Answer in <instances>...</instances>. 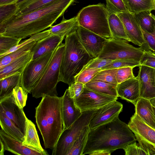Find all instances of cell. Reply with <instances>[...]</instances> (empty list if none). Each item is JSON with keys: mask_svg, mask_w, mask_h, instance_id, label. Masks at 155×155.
Instances as JSON below:
<instances>
[{"mask_svg": "<svg viewBox=\"0 0 155 155\" xmlns=\"http://www.w3.org/2000/svg\"><path fill=\"white\" fill-rule=\"evenodd\" d=\"M135 113L155 130V115L150 100L140 97L134 105Z\"/></svg>", "mask_w": 155, "mask_h": 155, "instance_id": "cell-22", "label": "cell"}, {"mask_svg": "<svg viewBox=\"0 0 155 155\" xmlns=\"http://www.w3.org/2000/svg\"><path fill=\"white\" fill-rule=\"evenodd\" d=\"M77 31L81 44L88 54L93 58L98 57L108 39L81 26H78Z\"/></svg>", "mask_w": 155, "mask_h": 155, "instance_id": "cell-12", "label": "cell"}, {"mask_svg": "<svg viewBox=\"0 0 155 155\" xmlns=\"http://www.w3.org/2000/svg\"><path fill=\"white\" fill-rule=\"evenodd\" d=\"M123 104L116 100L98 108L92 118L89 125L90 129L109 122L122 112Z\"/></svg>", "mask_w": 155, "mask_h": 155, "instance_id": "cell-15", "label": "cell"}, {"mask_svg": "<svg viewBox=\"0 0 155 155\" xmlns=\"http://www.w3.org/2000/svg\"><path fill=\"white\" fill-rule=\"evenodd\" d=\"M139 67L137 77L140 98L150 100L155 97V69L144 65Z\"/></svg>", "mask_w": 155, "mask_h": 155, "instance_id": "cell-16", "label": "cell"}, {"mask_svg": "<svg viewBox=\"0 0 155 155\" xmlns=\"http://www.w3.org/2000/svg\"><path fill=\"white\" fill-rule=\"evenodd\" d=\"M21 40V38L0 34V55L18 45Z\"/></svg>", "mask_w": 155, "mask_h": 155, "instance_id": "cell-36", "label": "cell"}, {"mask_svg": "<svg viewBox=\"0 0 155 155\" xmlns=\"http://www.w3.org/2000/svg\"><path fill=\"white\" fill-rule=\"evenodd\" d=\"M33 55L30 51L0 68V80L16 74H21L28 63L32 60Z\"/></svg>", "mask_w": 155, "mask_h": 155, "instance_id": "cell-21", "label": "cell"}, {"mask_svg": "<svg viewBox=\"0 0 155 155\" xmlns=\"http://www.w3.org/2000/svg\"><path fill=\"white\" fill-rule=\"evenodd\" d=\"M78 26L76 16L69 19H63L58 24L51 26L49 30L51 35L65 37L69 33L77 30Z\"/></svg>", "mask_w": 155, "mask_h": 155, "instance_id": "cell-25", "label": "cell"}, {"mask_svg": "<svg viewBox=\"0 0 155 155\" xmlns=\"http://www.w3.org/2000/svg\"><path fill=\"white\" fill-rule=\"evenodd\" d=\"M133 68L129 67L117 68L116 78L118 84L135 77L133 73Z\"/></svg>", "mask_w": 155, "mask_h": 155, "instance_id": "cell-39", "label": "cell"}, {"mask_svg": "<svg viewBox=\"0 0 155 155\" xmlns=\"http://www.w3.org/2000/svg\"><path fill=\"white\" fill-rule=\"evenodd\" d=\"M61 97L45 95L35 107V117L45 148L54 149L63 130Z\"/></svg>", "mask_w": 155, "mask_h": 155, "instance_id": "cell-3", "label": "cell"}, {"mask_svg": "<svg viewBox=\"0 0 155 155\" xmlns=\"http://www.w3.org/2000/svg\"><path fill=\"white\" fill-rule=\"evenodd\" d=\"M77 30L65 36L59 77V82H63L69 86L75 82V77L93 59L81 44Z\"/></svg>", "mask_w": 155, "mask_h": 155, "instance_id": "cell-4", "label": "cell"}, {"mask_svg": "<svg viewBox=\"0 0 155 155\" xmlns=\"http://www.w3.org/2000/svg\"><path fill=\"white\" fill-rule=\"evenodd\" d=\"M84 87V84L79 82H75L69 86L68 89L70 97L74 99L78 97L82 93Z\"/></svg>", "mask_w": 155, "mask_h": 155, "instance_id": "cell-46", "label": "cell"}, {"mask_svg": "<svg viewBox=\"0 0 155 155\" xmlns=\"http://www.w3.org/2000/svg\"><path fill=\"white\" fill-rule=\"evenodd\" d=\"M87 88L98 93L117 98L116 87L101 81L92 79L84 84Z\"/></svg>", "mask_w": 155, "mask_h": 155, "instance_id": "cell-28", "label": "cell"}, {"mask_svg": "<svg viewBox=\"0 0 155 155\" xmlns=\"http://www.w3.org/2000/svg\"><path fill=\"white\" fill-rule=\"evenodd\" d=\"M28 92L21 86L15 88L12 92L14 100L17 105L21 108L25 106L27 100Z\"/></svg>", "mask_w": 155, "mask_h": 155, "instance_id": "cell-38", "label": "cell"}, {"mask_svg": "<svg viewBox=\"0 0 155 155\" xmlns=\"http://www.w3.org/2000/svg\"><path fill=\"white\" fill-rule=\"evenodd\" d=\"M123 149L125 155H147L146 152L137 145L136 141L128 145Z\"/></svg>", "mask_w": 155, "mask_h": 155, "instance_id": "cell-45", "label": "cell"}, {"mask_svg": "<svg viewBox=\"0 0 155 155\" xmlns=\"http://www.w3.org/2000/svg\"><path fill=\"white\" fill-rule=\"evenodd\" d=\"M109 12L116 14L127 10L123 0H105Z\"/></svg>", "mask_w": 155, "mask_h": 155, "instance_id": "cell-41", "label": "cell"}, {"mask_svg": "<svg viewBox=\"0 0 155 155\" xmlns=\"http://www.w3.org/2000/svg\"><path fill=\"white\" fill-rule=\"evenodd\" d=\"M64 38L58 35H51L37 41L31 51L33 54L32 60L55 50L62 42Z\"/></svg>", "mask_w": 155, "mask_h": 155, "instance_id": "cell-20", "label": "cell"}, {"mask_svg": "<svg viewBox=\"0 0 155 155\" xmlns=\"http://www.w3.org/2000/svg\"><path fill=\"white\" fill-rule=\"evenodd\" d=\"M0 155H4V152L5 150V147L4 144L2 140L0 139Z\"/></svg>", "mask_w": 155, "mask_h": 155, "instance_id": "cell-50", "label": "cell"}, {"mask_svg": "<svg viewBox=\"0 0 155 155\" xmlns=\"http://www.w3.org/2000/svg\"><path fill=\"white\" fill-rule=\"evenodd\" d=\"M140 65V61L133 59H118L113 60L110 63L102 68L101 70L118 68L129 67L134 68Z\"/></svg>", "mask_w": 155, "mask_h": 155, "instance_id": "cell-35", "label": "cell"}, {"mask_svg": "<svg viewBox=\"0 0 155 155\" xmlns=\"http://www.w3.org/2000/svg\"><path fill=\"white\" fill-rule=\"evenodd\" d=\"M150 101L152 105L155 107V97L150 99Z\"/></svg>", "mask_w": 155, "mask_h": 155, "instance_id": "cell-51", "label": "cell"}, {"mask_svg": "<svg viewBox=\"0 0 155 155\" xmlns=\"http://www.w3.org/2000/svg\"><path fill=\"white\" fill-rule=\"evenodd\" d=\"M118 97L135 105L140 98L139 81L137 77L118 84L116 86Z\"/></svg>", "mask_w": 155, "mask_h": 155, "instance_id": "cell-19", "label": "cell"}, {"mask_svg": "<svg viewBox=\"0 0 155 155\" xmlns=\"http://www.w3.org/2000/svg\"><path fill=\"white\" fill-rule=\"evenodd\" d=\"M36 41L30 42L18 50L0 58V68L7 65L13 61L30 51Z\"/></svg>", "mask_w": 155, "mask_h": 155, "instance_id": "cell-32", "label": "cell"}, {"mask_svg": "<svg viewBox=\"0 0 155 155\" xmlns=\"http://www.w3.org/2000/svg\"><path fill=\"white\" fill-rule=\"evenodd\" d=\"M21 74H16L0 80V99L10 95L15 88L21 86Z\"/></svg>", "mask_w": 155, "mask_h": 155, "instance_id": "cell-27", "label": "cell"}, {"mask_svg": "<svg viewBox=\"0 0 155 155\" xmlns=\"http://www.w3.org/2000/svg\"><path fill=\"white\" fill-rule=\"evenodd\" d=\"M140 61V65H144L155 69V53L144 48L143 53Z\"/></svg>", "mask_w": 155, "mask_h": 155, "instance_id": "cell-42", "label": "cell"}, {"mask_svg": "<svg viewBox=\"0 0 155 155\" xmlns=\"http://www.w3.org/2000/svg\"><path fill=\"white\" fill-rule=\"evenodd\" d=\"M117 68L104 69L100 71L92 79L101 81L116 87L118 84L116 78Z\"/></svg>", "mask_w": 155, "mask_h": 155, "instance_id": "cell-34", "label": "cell"}, {"mask_svg": "<svg viewBox=\"0 0 155 155\" xmlns=\"http://www.w3.org/2000/svg\"><path fill=\"white\" fill-rule=\"evenodd\" d=\"M0 107L6 116L25 136L27 117L23 108L20 107L16 104L12 93L8 96L0 99Z\"/></svg>", "mask_w": 155, "mask_h": 155, "instance_id": "cell-13", "label": "cell"}, {"mask_svg": "<svg viewBox=\"0 0 155 155\" xmlns=\"http://www.w3.org/2000/svg\"><path fill=\"white\" fill-rule=\"evenodd\" d=\"M108 22L112 38L130 42L123 23L116 14L109 12Z\"/></svg>", "mask_w": 155, "mask_h": 155, "instance_id": "cell-24", "label": "cell"}, {"mask_svg": "<svg viewBox=\"0 0 155 155\" xmlns=\"http://www.w3.org/2000/svg\"><path fill=\"white\" fill-rule=\"evenodd\" d=\"M75 0H55L24 14L14 15L0 23V34L21 39L50 27Z\"/></svg>", "mask_w": 155, "mask_h": 155, "instance_id": "cell-1", "label": "cell"}, {"mask_svg": "<svg viewBox=\"0 0 155 155\" xmlns=\"http://www.w3.org/2000/svg\"><path fill=\"white\" fill-rule=\"evenodd\" d=\"M0 124L2 129L10 137L23 142L25 136L21 130L5 115L0 107Z\"/></svg>", "mask_w": 155, "mask_h": 155, "instance_id": "cell-26", "label": "cell"}, {"mask_svg": "<svg viewBox=\"0 0 155 155\" xmlns=\"http://www.w3.org/2000/svg\"><path fill=\"white\" fill-rule=\"evenodd\" d=\"M62 42L56 49L42 77L37 85L31 91L32 96L36 98L47 95L57 96V86L65 48Z\"/></svg>", "mask_w": 155, "mask_h": 155, "instance_id": "cell-6", "label": "cell"}, {"mask_svg": "<svg viewBox=\"0 0 155 155\" xmlns=\"http://www.w3.org/2000/svg\"><path fill=\"white\" fill-rule=\"evenodd\" d=\"M109 11L103 3L83 8L76 17L78 25L103 37L112 38L108 22Z\"/></svg>", "mask_w": 155, "mask_h": 155, "instance_id": "cell-5", "label": "cell"}, {"mask_svg": "<svg viewBox=\"0 0 155 155\" xmlns=\"http://www.w3.org/2000/svg\"><path fill=\"white\" fill-rule=\"evenodd\" d=\"M18 0H0V6L15 4Z\"/></svg>", "mask_w": 155, "mask_h": 155, "instance_id": "cell-49", "label": "cell"}, {"mask_svg": "<svg viewBox=\"0 0 155 155\" xmlns=\"http://www.w3.org/2000/svg\"><path fill=\"white\" fill-rule=\"evenodd\" d=\"M128 125L139 146L147 155H155V130L147 124L135 113L130 118Z\"/></svg>", "mask_w": 155, "mask_h": 155, "instance_id": "cell-10", "label": "cell"}, {"mask_svg": "<svg viewBox=\"0 0 155 155\" xmlns=\"http://www.w3.org/2000/svg\"><path fill=\"white\" fill-rule=\"evenodd\" d=\"M40 40L39 37L37 34H35L31 36L30 38L25 40L23 41L20 44L16 46L13 47L8 51L0 55V58L12 52L19 48L22 47L25 45L33 41H38Z\"/></svg>", "mask_w": 155, "mask_h": 155, "instance_id": "cell-47", "label": "cell"}, {"mask_svg": "<svg viewBox=\"0 0 155 155\" xmlns=\"http://www.w3.org/2000/svg\"><path fill=\"white\" fill-rule=\"evenodd\" d=\"M136 140L128 125L118 116L109 122L90 129L82 155L99 150L112 153L117 149H123Z\"/></svg>", "mask_w": 155, "mask_h": 155, "instance_id": "cell-2", "label": "cell"}, {"mask_svg": "<svg viewBox=\"0 0 155 155\" xmlns=\"http://www.w3.org/2000/svg\"><path fill=\"white\" fill-rule=\"evenodd\" d=\"M134 14L142 29L149 33L153 32L155 25L153 14L148 11H143Z\"/></svg>", "mask_w": 155, "mask_h": 155, "instance_id": "cell-31", "label": "cell"}, {"mask_svg": "<svg viewBox=\"0 0 155 155\" xmlns=\"http://www.w3.org/2000/svg\"><path fill=\"white\" fill-rule=\"evenodd\" d=\"M153 111H154V114L155 115V107H153Z\"/></svg>", "mask_w": 155, "mask_h": 155, "instance_id": "cell-53", "label": "cell"}, {"mask_svg": "<svg viewBox=\"0 0 155 155\" xmlns=\"http://www.w3.org/2000/svg\"><path fill=\"white\" fill-rule=\"evenodd\" d=\"M111 153L106 150H99L94 151L89 154L90 155H110Z\"/></svg>", "mask_w": 155, "mask_h": 155, "instance_id": "cell-48", "label": "cell"}, {"mask_svg": "<svg viewBox=\"0 0 155 155\" xmlns=\"http://www.w3.org/2000/svg\"><path fill=\"white\" fill-rule=\"evenodd\" d=\"M100 69L87 68L83 69L75 77V82H79L85 84L95 77Z\"/></svg>", "mask_w": 155, "mask_h": 155, "instance_id": "cell-37", "label": "cell"}, {"mask_svg": "<svg viewBox=\"0 0 155 155\" xmlns=\"http://www.w3.org/2000/svg\"><path fill=\"white\" fill-rule=\"evenodd\" d=\"M23 0H18L16 2V3H19L22 1ZM15 3V4H16Z\"/></svg>", "mask_w": 155, "mask_h": 155, "instance_id": "cell-54", "label": "cell"}, {"mask_svg": "<svg viewBox=\"0 0 155 155\" xmlns=\"http://www.w3.org/2000/svg\"><path fill=\"white\" fill-rule=\"evenodd\" d=\"M0 139L3 141L5 150L13 153L21 155H48V153L42 152L32 147L26 146L21 142L10 137L1 129Z\"/></svg>", "mask_w": 155, "mask_h": 155, "instance_id": "cell-18", "label": "cell"}, {"mask_svg": "<svg viewBox=\"0 0 155 155\" xmlns=\"http://www.w3.org/2000/svg\"><path fill=\"white\" fill-rule=\"evenodd\" d=\"M90 130L88 125L82 130L66 155H82Z\"/></svg>", "mask_w": 155, "mask_h": 155, "instance_id": "cell-33", "label": "cell"}, {"mask_svg": "<svg viewBox=\"0 0 155 155\" xmlns=\"http://www.w3.org/2000/svg\"><path fill=\"white\" fill-rule=\"evenodd\" d=\"M127 42L113 38H109L98 57L112 60L130 59L140 61L144 48L135 47Z\"/></svg>", "mask_w": 155, "mask_h": 155, "instance_id": "cell-8", "label": "cell"}, {"mask_svg": "<svg viewBox=\"0 0 155 155\" xmlns=\"http://www.w3.org/2000/svg\"><path fill=\"white\" fill-rule=\"evenodd\" d=\"M98 109L83 111L70 126L63 130L52 150V155H66L81 132L89 125Z\"/></svg>", "mask_w": 155, "mask_h": 155, "instance_id": "cell-7", "label": "cell"}, {"mask_svg": "<svg viewBox=\"0 0 155 155\" xmlns=\"http://www.w3.org/2000/svg\"><path fill=\"white\" fill-rule=\"evenodd\" d=\"M17 9L15 4L0 6V23L15 15Z\"/></svg>", "mask_w": 155, "mask_h": 155, "instance_id": "cell-40", "label": "cell"}, {"mask_svg": "<svg viewBox=\"0 0 155 155\" xmlns=\"http://www.w3.org/2000/svg\"><path fill=\"white\" fill-rule=\"evenodd\" d=\"M61 110L63 131L70 126L81 115L82 112L70 95L68 88L61 97Z\"/></svg>", "mask_w": 155, "mask_h": 155, "instance_id": "cell-17", "label": "cell"}, {"mask_svg": "<svg viewBox=\"0 0 155 155\" xmlns=\"http://www.w3.org/2000/svg\"><path fill=\"white\" fill-rule=\"evenodd\" d=\"M113 61L97 57L91 60L83 69L91 68L101 70L102 68L110 63Z\"/></svg>", "mask_w": 155, "mask_h": 155, "instance_id": "cell-43", "label": "cell"}, {"mask_svg": "<svg viewBox=\"0 0 155 155\" xmlns=\"http://www.w3.org/2000/svg\"><path fill=\"white\" fill-rule=\"evenodd\" d=\"M123 0L127 10L134 13L154 10L153 0Z\"/></svg>", "mask_w": 155, "mask_h": 155, "instance_id": "cell-30", "label": "cell"}, {"mask_svg": "<svg viewBox=\"0 0 155 155\" xmlns=\"http://www.w3.org/2000/svg\"><path fill=\"white\" fill-rule=\"evenodd\" d=\"M124 25L127 35L131 42L140 47H145L142 29L136 20L134 13L128 10L117 14Z\"/></svg>", "mask_w": 155, "mask_h": 155, "instance_id": "cell-14", "label": "cell"}, {"mask_svg": "<svg viewBox=\"0 0 155 155\" xmlns=\"http://www.w3.org/2000/svg\"><path fill=\"white\" fill-rule=\"evenodd\" d=\"M154 10H155V0H153Z\"/></svg>", "mask_w": 155, "mask_h": 155, "instance_id": "cell-52", "label": "cell"}, {"mask_svg": "<svg viewBox=\"0 0 155 155\" xmlns=\"http://www.w3.org/2000/svg\"><path fill=\"white\" fill-rule=\"evenodd\" d=\"M153 16L155 21V15L153 14ZM142 30L145 41V47L155 53V25L154 31L152 33H148L142 29Z\"/></svg>", "mask_w": 155, "mask_h": 155, "instance_id": "cell-44", "label": "cell"}, {"mask_svg": "<svg viewBox=\"0 0 155 155\" xmlns=\"http://www.w3.org/2000/svg\"><path fill=\"white\" fill-rule=\"evenodd\" d=\"M23 145L48 153L42 147L35 124L26 117V132Z\"/></svg>", "mask_w": 155, "mask_h": 155, "instance_id": "cell-23", "label": "cell"}, {"mask_svg": "<svg viewBox=\"0 0 155 155\" xmlns=\"http://www.w3.org/2000/svg\"><path fill=\"white\" fill-rule=\"evenodd\" d=\"M55 0H23L16 3L17 9L15 15L29 12L39 8Z\"/></svg>", "mask_w": 155, "mask_h": 155, "instance_id": "cell-29", "label": "cell"}, {"mask_svg": "<svg viewBox=\"0 0 155 155\" xmlns=\"http://www.w3.org/2000/svg\"><path fill=\"white\" fill-rule=\"evenodd\" d=\"M117 98L107 96L93 91L84 86L80 96L74 99L76 104L82 112L98 109Z\"/></svg>", "mask_w": 155, "mask_h": 155, "instance_id": "cell-11", "label": "cell"}, {"mask_svg": "<svg viewBox=\"0 0 155 155\" xmlns=\"http://www.w3.org/2000/svg\"><path fill=\"white\" fill-rule=\"evenodd\" d=\"M56 49L31 60L25 68L21 74V86L28 93L40 80Z\"/></svg>", "mask_w": 155, "mask_h": 155, "instance_id": "cell-9", "label": "cell"}]
</instances>
